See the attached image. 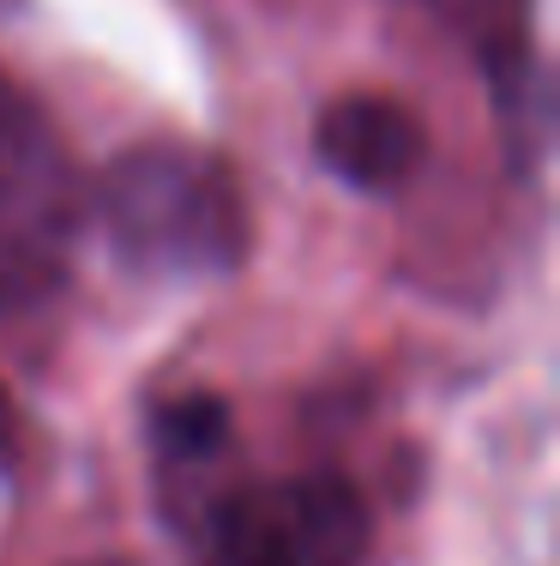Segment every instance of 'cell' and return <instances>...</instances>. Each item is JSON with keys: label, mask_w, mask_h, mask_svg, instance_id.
<instances>
[{"label": "cell", "mask_w": 560, "mask_h": 566, "mask_svg": "<svg viewBox=\"0 0 560 566\" xmlns=\"http://www.w3.org/2000/svg\"><path fill=\"white\" fill-rule=\"evenodd\" d=\"M115 253L151 277H218L247 253V199L230 164L181 139H151L115 157L97 187Z\"/></svg>", "instance_id": "cell-1"}, {"label": "cell", "mask_w": 560, "mask_h": 566, "mask_svg": "<svg viewBox=\"0 0 560 566\" xmlns=\"http://www.w3.org/2000/svg\"><path fill=\"white\" fill-rule=\"evenodd\" d=\"M78 169L31 91L0 73V314L43 302L78 241Z\"/></svg>", "instance_id": "cell-2"}, {"label": "cell", "mask_w": 560, "mask_h": 566, "mask_svg": "<svg viewBox=\"0 0 560 566\" xmlns=\"http://www.w3.org/2000/svg\"><path fill=\"white\" fill-rule=\"evenodd\" d=\"M373 543L368 501L344 476H289L247 489L211 524L205 566H362Z\"/></svg>", "instance_id": "cell-3"}, {"label": "cell", "mask_w": 560, "mask_h": 566, "mask_svg": "<svg viewBox=\"0 0 560 566\" xmlns=\"http://www.w3.org/2000/svg\"><path fill=\"white\" fill-rule=\"evenodd\" d=\"M314 151L338 181L362 187V193H398L422 169V120L398 97L356 91L319 115Z\"/></svg>", "instance_id": "cell-4"}, {"label": "cell", "mask_w": 560, "mask_h": 566, "mask_svg": "<svg viewBox=\"0 0 560 566\" xmlns=\"http://www.w3.org/2000/svg\"><path fill=\"white\" fill-rule=\"evenodd\" d=\"M157 440L176 458H218L223 440H230V403L211 398V392H187L163 410Z\"/></svg>", "instance_id": "cell-5"}, {"label": "cell", "mask_w": 560, "mask_h": 566, "mask_svg": "<svg viewBox=\"0 0 560 566\" xmlns=\"http://www.w3.org/2000/svg\"><path fill=\"white\" fill-rule=\"evenodd\" d=\"M12 452H19V422H12V398L0 392V470L12 464Z\"/></svg>", "instance_id": "cell-6"}]
</instances>
